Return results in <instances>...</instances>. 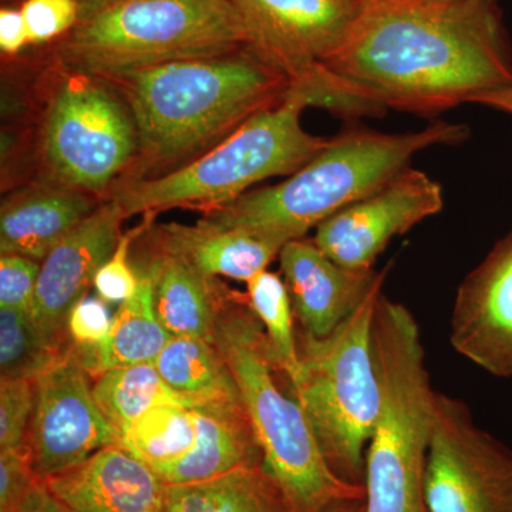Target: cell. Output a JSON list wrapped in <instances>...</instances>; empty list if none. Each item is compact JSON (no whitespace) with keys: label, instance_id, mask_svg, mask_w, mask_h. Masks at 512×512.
<instances>
[{"label":"cell","instance_id":"obj_13","mask_svg":"<svg viewBox=\"0 0 512 512\" xmlns=\"http://www.w3.org/2000/svg\"><path fill=\"white\" fill-rule=\"evenodd\" d=\"M441 185L406 168L316 228V247L346 268L372 269L394 237L443 210Z\"/></svg>","mask_w":512,"mask_h":512},{"label":"cell","instance_id":"obj_11","mask_svg":"<svg viewBox=\"0 0 512 512\" xmlns=\"http://www.w3.org/2000/svg\"><path fill=\"white\" fill-rule=\"evenodd\" d=\"M424 500L427 512H512V450L478 426L466 403L443 393Z\"/></svg>","mask_w":512,"mask_h":512},{"label":"cell","instance_id":"obj_26","mask_svg":"<svg viewBox=\"0 0 512 512\" xmlns=\"http://www.w3.org/2000/svg\"><path fill=\"white\" fill-rule=\"evenodd\" d=\"M93 392L101 412L119 433L141 414L161 404L190 407L165 383L154 363L106 370L94 380Z\"/></svg>","mask_w":512,"mask_h":512},{"label":"cell","instance_id":"obj_12","mask_svg":"<svg viewBox=\"0 0 512 512\" xmlns=\"http://www.w3.org/2000/svg\"><path fill=\"white\" fill-rule=\"evenodd\" d=\"M93 384L70 349L36 380L28 446L43 481L76 467L101 448L119 444V431L101 412Z\"/></svg>","mask_w":512,"mask_h":512},{"label":"cell","instance_id":"obj_6","mask_svg":"<svg viewBox=\"0 0 512 512\" xmlns=\"http://www.w3.org/2000/svg\"><path fill=\"white\" fill-rule=\"evenodd\" d=\"M247 47L231 0H114L83 15L60 40L57 57L67 69L107 80Z\"/></svg>","mask_w":512,"mask_h":512},{"label":"cell","instance_id":"obj_7","mask_svg":"<svg viewBox=\"0 0 512 512\" xmlns=\"http://www.w3.org/2000/svg\"><path fill=\"white\" fill-rule=\"evenodd\" d=\"M306 107L308 99L291 87L281 103L255 114L195 160L156 177L117 185L109 198L126 218L181 207L205 212L237 200L268 178L289 177L330 141L302 127Z\"/></svg>","mask_w":512,"mask_h":512},{"label":"cell","instance_id":"obj_38","mask_svg":"<svg viewBox=\"0 0 512 512\" xmlns=\"http://www.w3.org/2000/svg\"><path fill=\"white\" fill-rule=\"evenodd\" d=\"M77 2L82 5L83 15H86V13L93 12V10L109 5V3L114 2V0H77Z\"/></svg>","mask_w":512,"mask_h":512},{"label":"cell","instance_id":"obj_20","mask_svg":"<svg viewBox=\"0 0 512 512\" xmlns=\"http://www.w3.org/2000/svg\"><path fill=\"white\" fill-rule=\"evenodd\" d=\"M197 441L188 456L160 474L167 485L201 483L242 467L264 464L254 427L242 404H207L192 409Z\"/></svg>","mask_w":512,"mask_h":512},{"label":"cell","instance_id":"obj_17","mask_svg":"<svg viewBox=\"0 0 512 512\" xmlns=\"http://www.w3.org/2000/svg\"><path fill=\"white\" fill-rule=\"evenodd\" d=\"M45 483L70 512H163L168 488L153 468L119 444L101 448Z\"/></svg>","mask_w":512,"mask_h":512},{"label":"cell","instance_id":"obj_32","mask_svg":"<svg viewBox=\"0 0 512 512\" xmlns=\"http://www.w3.org/2000/svg\"><path fill=\"white\" fill-rule=\"evenodd\" d=\"M40 262L20 255L0 256V309L32 312Z\"/></svg>","mask_w":512,"mask_h":512},{"label":"cell","instance_id":"obj_18","mask_svg":"<svg viewBox=\"0 0 512 512\" xmlns=\"http://www.w3.org/2000/svg\"><path fill=\"white\" fill-rule=\"evenodd\" d=\"M100 204L94 195L50 181L13 194L0 211V252L42 262Z\"/></svg>","mask_w":512,"mask_h":512},{"label":"cell","instance_id":"obj_14","mask_svg":"<svg viewBox=\"0 0 512 512\" xmlns=\"http://www.w3.org/2000/svg\"><path fill=\"white\" fill-rule=\"evenodd\" d=\"M124 220L119 205L107 198L40 262L32 316L55 348L72 346L67 336L69 313L89 295L100 266L119 244Z\"/></svg>","mask_w":512,"mask_h":512},{"label":"cell","instance_id":"obj_34","mask_svg":"<svg viewBox=\"0 0 512 512\" xmlns=\"http://www.w3.org/2000/svg\"><path fill=\"white\" fill-rule=\"evenodd\" d=\"M30 45L28 29L20 9L0 10V49L3 55H18L23 47Z\"/></svg>","mask_w":512,"mask_h":512},{"label":"cell","instance_id":"obj_8","mask_svg":"<svg viewBox=\"0 0 512 512\" xmlns=\"http://www.w3.org/2000/svg\"><path fill=\"white\" fill-rule=\"evenodd\" d=\"M389 268L356 311L326 338L298 332L301 369L289 384L333 473L362 487L366 448L380 406L373 325Z\"/></svg>","mask_w":512,"mask_h":512},{"label":"cell","instance_id":"obj_9","mask_svg":"<svg viewBox=\"0 0 512 512\" xmlns=\"http://www.w3.org/2000/svg\"><path fill=\"white\" fill-rule=\"evenodd\" d=\"M248 33V47L291 80L292 89L346 117L376 116L326 69L345 45L362 10L355 0H231Z\"/></svg>","mask_w":512,"mask_h":512},{"label":"cell","instance_id":"obj_35","mask_svg":"<svg viewBox=\"0 0 512 512\" xmlns=\"http://www.w3.org/2000/svg\"><path fill=\"white\" fill-rule=\"evenodd\" d=\"M0 512H70L64 505L60 504L59 501L53 497L50 493L49 488L46 487V483L43 480L37 481L33 485L32 490L26 494L23 498L22 503L10 511Z\"/></svg>","mask_w":512,"mask_h":512},{"label":"cell","instance_id":"obj_22","mask_svg":"<svg viewBox=\"0 0 512 512\" xmlns=\"http://www.w3.org/2000/svg\"><path fill=\"white\" fill-rule=\"evenodd\" d=\"M140 286L136 295L114 312L113 326L101 345L92 349L70 346L74 357L93 379L114 367L154 363L171 335L158 318L153 285L144 272L137 271Z\"/></svg>","mask_w":512,"mask_h":512},{"label":"cell","instance_id":"obj_30","mask_svg":"<svg viewBox=\"0 0 512 512\" xmlns=\"http://www.w3.org/2000/svg\"><path fill=\"white\" fill-rule=\"evenodd\" d=\"M147 220L141 227L128 231L121 235L119 244L113 254L100 266L93 289L97 296L109 305H121L136 295L140 286V276L136 266L131 262V247L133 242L151 225V215H146Z\"/></svg>","mask_w":512,"mask_h":512},{"label":"cell","instance_id":"obj_36","mask_svg":"<svg viewBox=\"0 0 512 512\" xmlns=\"http://www.w3.org/2000/svg\"><path fill=\"white\" fill-rule=\"evenodd\" d=\"M471 103L483 104V106L490 107V109L512 116V86L480 94Z\"/></svg>","mask_w":512,"mask_h":512},{"label":"cell","instance_id":"obj_19","mask_svg":"<svg viewBox=\"0 0 512 512\" xmlns=\"http://www.w3.org/2000/svg\"><path fill=\"white\" fill-rule=\"evenodd\" d=\"M134 266L150 278L158 318L171 336L215 343V318L225 286L153 241Z\"/></svg>","mask_w":512,"mask_h":512},{"label":"cell","instance_id":"obj_37","mask_svg":"<svg viewBox=\"0 0 512 512\" xmlns=\"http://www.w3.org/2000/svg\"><path fill=\"white\" fill-rule=\"evenodd\" d=\"M326 512H366L365 500L349 501V503L336 505Z\"/></svg>","mask_w":512,"mask_h":512},{"label":"cell","instance_id":"obj_10","mask_svg":"<svg viewBox=\"0 0 512 512\" xmlns=\"http://www.w3.org/2000/svg\"><path fill=\"white\" fill-rule=\"evenodd\" d=\"M40 153L50 183L100 198L136 163V124L100 79L67 69L46 104Z\"/></svg>","mask_w":512,"mask_h":512},{"label":"cell","instance_id":"obj_39","mask_svg":"<svg viewBox=\"0 0 512 512\" xmlns=\"http://www.w3.org/2000/svg\"><path fill=\"white\" fill-rule=\"evenodd\" d=\"M357 3H362V5H365V3L369 2V0H355Z\"/></svg>","mask_w":512,"mask_h":512},{"label":"cell","instance_id":"obj_4","mask_svg":"<svg viewBox=\"0 0 512 512\" xmlns=\"http://www.w3.org/2000/svg\"><path fill=\"white\" fill-rule=\"evenodd\" d=\"M214 342L238 384L242 403L264 456V467L293 512H326L366 500V488L346 483L323 456L301 404L279 386L261 322L247 296L224 289Z\"/></svg>","mask_w":512,"mask_h":512},{"label":"cell","instance_id":"obj_15","mask_svg":"<svg viewBox=\"0 0 512 512\" xmlns=\"http://www.w3.org/2000/svg\"><path fill=\"white\" fill-rule=\"evenodd\" d=\"M451 346L497 377H512V231L458 288Z\"/></svg>","mask_w":512,"mask_h":512},{"label":"cell","instance_id":"obj_25","mask_svg":"<svg viewBox=\"0 0 512 512\" xmlns=\"http://www.w3.org/2000/svg\"><path fill=\"white\" fill-rule=\"evenodd\" d=\"M197 441L194 412L183 404H161L141 414L119 433V446L160 476L191 453Z\"/></svg>","mask_w":512,"mask_h":512},{"label":"cell","instance_id":"obj_23","mask_svg":"<svg viewBox=\"0 0 512 512\" xmlns=\"http://www.w3.org/2000/svg\"><path fill=\"white\" fill-rule=\"evenodd\" d=\"M154 365L191 409L207 404H242L238 384L215 343L171 336Z\"/></svg>","mask_w":512,"mask_h":512},{"label":"cell","instance_id":"obj_21","mask_svg":"<svg viewBox=\"0 0 512 512\" xmlns=\"http://www.w3.org/2000/svg\"><path fill=\"white\" fill-rule=\"evenodd\" d=\"M158 247L181 256L208 278L248 284L278 258L284 244L241 229H215L201 224L160 225L150 238Z\"/></svg>","mask_w":512,"mask_h":512},{"label":"cell","instance_id":"obj_2","mask_svg":"<svg viewBox=\"0 0 512 512\" xmlns=\"http://www.w3.org/2000/svg\"><path fill=\"white\" fill-rule=\"evenodd\" d=\"M106 82L119 90L136 124L138 154L128 173L131 181L201 156L255 114L281 103L291 90V80L249 47Z\"/></svg>","mask_w":512,"mask_h":512},{"label":"cell","instance_id":"obj_31","mask_svg":"<svg viewBox=\"0 0 512 512\" xmlns=\"http://www.w3.org/2000/svg\"><path fill=\"white\" fill-rule=\"evenodd\" d=\"M23 19L28 29L30 45H45L69 35L83 15L77 0H25Z\"/></svg>","mask_w":512,"mask_h":512},{"label":"cell","instance_id":"obj_33","mask_svg":"<svg viewBox=\"0 0 512 512\" xmlns=\"http://www.w3.org/2000/svg\"><path fill=\"white\" fill-rule=\"evenodd\" d=\"M114 313L99 296L87 295L73 306L67 318V336L76 349H92L106 340Z\"/></svg>","mask_w":512,"mask_h":512},{"label":"cell","instance_id":"obj_29","mask_svg":"<svg viewBox=\"0 0 512 512\" xmlns=\"http://www.w3.org/2000/svg\"><path fill=\"white\" fill-rule=\"evenodd\" d=\"M33 409V380L0 379V453L29 448Z\"/></svg>","mask_w":512,"mask_h":512},{"label":"cell","instance_id":"obj_28","mask_svg":"<svg viewBox=\"0 0 512 512\" xmlns=\"http://www.w3.org/2000/svg\"><path fill=\"white\" fill-rule=\"evenodd\" d=\"M69 350L47 342L37 328L32 312L0 309V373L2 379L36 382L57 365Z\"/></svg>","mask_w":512,"mask_h":512},{"label":"cell","instance_id":"obj_1","mask_svg":"<svg viewBox=\"0 0 512 512\" xmlns=\"http://www.w3.org/2000/svg\"><path fill=\"white\" fill-rule=\"evenodd\" d=\"M325 67L382 113L434 116L512 86L494 0H369Z\"/></svg>","mask_w":512,"mask_h":512},{"label":"cell","instance_id":"obj_3","mask_svg":"<svg viewBox=\"0 0 512 512\" xmlns=\"http://www.w3.org/2000/svg\"><path fill=\"white\" fill-rule=\"evenodd\" d=\"M468 136L461 124H431L410 133L348 131L282 183L248 191L237 200L202 212L198 224L241 229L286 244L301 239L353 202L379 190L433 146H453Z\"/></svg>","mask_w":512,"mask_h":512},{"label":"cell","instance_id":"obj_24","mask_svg":"<svg viewBox=\"0 0 512 512\" xmlns=\"http://www.w3.org/2000/svg\"><path fill=\"white\" fill-rule=\"evenodd\" d=\"M163 512H293L264 464L201 483L168 485Z\"/></svg>","mask_w":512,"mask_h":512},{"label":"cell","instance_id":"obj_27","mask_svg":"<svg viewBox=\"0 0 512 512\" xmlns=\"http://www.w3.org/2000/svg\"><path fill=\"white\" fill-rule=\"evenodd\" d=\"M247 289L249 306L261 322L276 369L292 384L298 379L301 357L295 315L284 278L266 269L248 282Z\"/></svg>","mask_w":512,"mask_h":512},{"label":"cell","instance_id":"obj_5","mask_svg":"<svg viewBox=\"0 0 512 512\" xmlns=\"http://www.w3.org/2000/svg\"><path fill=\"white\" fill-rule=\"evenodd\" d=\"M380 406L366 448V512H427L424 477L437 392L412 312L380 296L373 325Z\"/></svg>","mask_w":512,"mask_h":512},{"label":"cell","instance_id":"obj_16","mask_svg":"<svg viewBox=\"0 0 512 512\" xmlns=\"http://www.w3.org/2000/svg\"><path fill=\"white\" fill-rule=\"evenodd\" d=\"M278 258L299 332L313 338H326L345 322L384 272L346 268L303 238L286 242Z\"/></svg>","mask_w":512,"mask_h":512}]
</instances>
